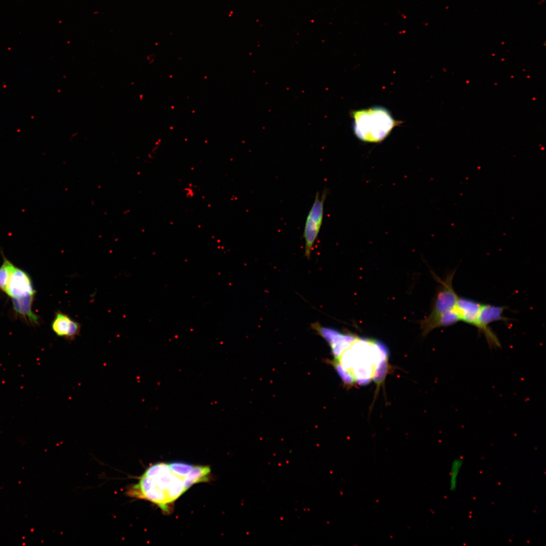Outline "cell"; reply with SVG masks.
<instances>
[{"label":"cell","mask_w":546,"mask_h":546,"mask_svg":"<svg viewBox=\"0 0 546 546\" xmlns=\"http://www.w3.org/2000/svg\"><path fill=\"white\" fill-rule=\"evenodd\" d=\"M462 466L463 460L461 458H456L452 462L449 471V487L452 491L457 488L458 479Z\"/></svg>","instance_id":"cell-14"},{"label":"cell","mask_w":546,"mask_h":546,"mask_svg":"<svg viewBox=\"0 0 546 546\" xmlns=\"http://www.w3.org/2000/svg\"><path fill=\"white\" fill-rule=\"evenodd\" d=\"M459 321V316L453 309L436 316L427 315L420 321V324L423 335L426 336L436 328L450 326Z\"/></svg>","instance_id":"cell-9"},{"label":"cell","mask_w":546,"mask_h":546,"mask_svg":"<svg viewBox=\"0 0 546 546\" xmlns=\"http://www.w3.org/2000/svg\"><path fill=\"white\" fill-rule=\"evenodd\" d=\"M5 293L12 299L35 295L36 291L28 274L13 265Z\"/></svg>","instance_id":"cell-6"},{"label":"cell","mask_w":546,"mask_h":546,"mask_svg":"<svg viewBox=\"0 0 546 546\" xmlns=\"http://www.w3.org/2000/svg\"><path fill=\"white\" fill-rule=\"evenodd\" d=\"M34 295H27L19 298H12L13 309L16 314L20 316L32 325L39 323L37 315L32 311V305Z\"/></svg>","instance_id":"cell-10"},{"label":"cell","mask_w":546,"mask_h":546,"mask_svg":"<svg viewBox=\"0 0 546 546\" xmlns=\"http://www.w3.org/2000/svg\"><path fill=\"white\" fill-rule=\"evenodd\" d=\"M334 357L332 361L345 384L380 382L386 373L388 350L380 341L333 329L326 337Z\"/></svg>","instance_id":"cell-1"},{"label":"cell","mask_w":546,"mask_h":546,"mask_svg":"<svg viewBox=\"0 0 546 546\" xmlns=\"http://www.w3.org/2000/svg\"><path fill=\"white\" fill-rule=\"evenodd\" d=\"M455 271L449 273L444 280L433 274L440 283L433 298L429 316H436L454 309L459 296L452 286Z\"/></svg>","instance_id":"cell-4"},{"label":"cell","mask_w":546,"mask_h":546,"mask_svg":"<svg viewBox=\"0 0 546 546\" xmlns=\"http://www.w3.org/2000/svg\"><path fill=\"white\" fill-rule=\"evenodd\" d=\"M157 505L163 511L169 512L167 504L169 503L166 490L157 486L153 487L145 492L140 497Z\"/></svg>","instance_id":"cell-12"},{"label":"cell","mask_w":546,"mask_h":546,"mask_svg":"<svg viewBox=\"0 0 546 546\" xmlns=\"http://www.w3.org/2000/svg\"><path fill=\"white\" fill-rule=\"evenodd\" d=\"M169 503L173 502L184 493L183 481L181 477L176 475L168 489L166 490Z\"/></svg>","instance_id":"cell-13"},{"label":"cell","mask_w":546,"mask_h":546,"mask_svg":"<svg viewBox=\"0 0 546 546\" xmlns=\"http://www.w3.org/2000/svg\"><path fill=\"white\" fill-rule=\"evenodd\" d=\"M210 472L208 466H194L189 473L183 479L184 493L194 484L209 481Z\"/></svg>","instance_id":"cell-11"},{"label":"cell","mask_w":546,"mask_h":546,"mask_svg":"<svg viewBox=\"0 0 546 546\" xmlns=\"http://www.w3.org/2000/svg\"><path fill=\"white\" fill-rule=\"evenodd\" d=\"M183 192L187 198L192 199L195 195L196 190L193 186L190 185L183 189Z\"/></svg>","instance_id":"cell-19"},{"label":"cell","mask_w":546,"mask_h":546,"mask_svg":"<svg viewBox=\"0 0 546 546\" xmlns=\"http://www.w3.org/2000/svg\"><path fill=\"white\" fill-rule=\"evenodd\" d=\"M168 464L171 472L181 478L188 475L194 467L191 464L179 462H173Z\"/></svg>","instance_id":"cell-16"},{"label":"cell","mask_w":546,"mask_h":546,"mask_svg":"<svg viewBox=\"0 0 546 546\" xmlns=\"http://www.w3.org/2000/svg\"><path fill=\"white\" fill-rule=\"evenodd\" d=\"M327 195V190H324L321 194L317 192L306 219L303 237L305 240V255L307 259L310 257L313 245L321 228Z\"/></svg>","instance_id":"cell-3"},{"label":"cell","mask_w":546,"mask_h":546,"mask_svg":"<svg viewBox=\"0 0 546 546\" xmlns=\"http://www.w3.org/2000/svg\"><path fill=\"white\" fill-rule=\"evenodd\" d=\"M482 305L476 300L459 296L454 309L460 321L476 327Z\"/></svg>","instance_id":"cell-8"},{"label":"cell","mask_w":546,"mask_h":546,"mask_svg":"<svg viewBox=\"0 0 546 546\" xmlns=\"http://www.w3.org/2000/svg\"><path fill=\"white\" fill-rule=\"evenodd\" d=\"M175 476V475L171 472L170 473L167 474L162 475H161L152 477L154 478L156 482V486L163 490H166L169 487L170 484H171Z\"/></svg>","instance_id":"cell-18"},{"label":"cell","mask_w":546,"mask_h":546,"mask_svg":"<svg viewBox=\"0 0 546 546\" xmlns=\"http://www.w3.org/2000/svg\"><path fill=\"white\" fill-rule=\"evenodd\" d=\"M353 129L360 140L378 143L384 140L400 122L388 110L381 106L353 111Z\"/></svg>","instance_id":"cell-2"},{"label":"cell","mask_w":546,"mask_h":546,"mask_svg":"<svg viewBox=\"0 0 546 546\" xmlns=\"http://www.w3.org/2000/svg\"><path fill=\"white\" fill-rule=\"evenodd\" d=\"M3 264L0 266V289L5 292L13 264L5 256Z\"/></svg>","instance_id":"cell-15"},{"label":"cell","mask_w":546,"mask_h":546,"mask_svg":"<svg viewBox=\"0 0 546 546\" xmlns=\"http://www.w3.org/2000/svg\"><path fill=\"white\" fill-rule=\"evenodd\" d=\"M52 329L57 336L72 340L79 334L81 326L67 314L57 311L52 323Z\"/></svg>","instance_id":"cell-7"},{"label":"cell","mask_w":546,"mask_h":546,"mask_svg":"<svg viewBox=\"0 0 546 546\" xmlns=\"http://www.w3.org/2000/svg\"><path fill=\"white\" fill-rule=\"evenodd\" d=\"M506 307L489 304H482L478 317L476 328L483 333L489 344L493 346L500 345L499 341L490 330L488 325L496 321H507L508 320L504 316Z\"/></svg>","instance_id":"cell-5"},{"label":"cell","mask_w":546,"mask_h":546,"mask_svg":"<svg viewBox=\"0 0 546 546\" xmlns=\"http://www.w3.org/2000/svg\"><path fill=\"white\" fill-rule=\"evenodd\" d=\"M171 472L168 464L160 463L150 466L143 474L149 477H155L167 474Z\"/></svg>","instance_id":"cell-17"}]
</instances>
